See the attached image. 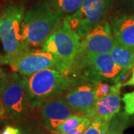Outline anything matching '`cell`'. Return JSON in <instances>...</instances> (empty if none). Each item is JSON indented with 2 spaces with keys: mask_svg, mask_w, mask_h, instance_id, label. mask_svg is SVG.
Wrapping results in <instances>:
<instances>
[{
  "mask_svg": "<svg viewBox=\"0 0 134 134\" xmlns=\"http://www.w3.org/2000/svg\"><path fill=\"white\" fill-rule=\"evenodd\" d=\"M29 104L39 107L49 98L61 95L75 81V78L58 69L48 68L29 76H23Z\"/></svg>",
  "mask_w": 134,
  "mask_h": 134,
  "instance_id": "obj_1",
  "label": "cell"
},
{
  "mask_svg": "<svg viewBox=\"0 0 134 134\" xmlns=\"http://www.w3.org/2000/svg\"><path fill=\"white\" fill-rule=\"evenodd\" d=\"M63 18L48 1L31 8L25 14L23 21V34L25 44L30 48L43 47Z\"/></svg>",
  "mask_w": 134,
  "mask_h": 134,
  "instance_id": "obj_2",
  "label": "cell"
},
{
  "mask_svg": "<svg viewBox=\"0 0 134 134\" xmlns=\"http://www.w3.org/2000/svg\"><path fill=\"white\" fill-rule=\"evenodd\" d=\"M121 68L115 63L110 52L77 53L70 75L75 79L93 83L98 81L115 83L121 77Z\"/></svg>",
  "mask_w": 134,
  "mask_h": 134,
  "instance_id": "obj_3",
  "label": "cell"
},
{
  "mask_svg": "<svg viewBox=\"0 0 134 134\" xmlns=\"http://www.w3.org/2000/svg\"><path fill=\"white\" fill-rule=\"evenodd\" d=\"M81 41L79 35L63 17L41 49L52 54L57 62L58 70L69 75L72 64L80 49Z\"/></svg>",
  "mask_w": 134,
  "mask_h": 134,
  "instance_id": "obj_4",
  "label": "cell"
},
{
  "mask_svg": "<svg viewBox=\"0 0 134 134\" xmlns=\"http://www.w3.org/2000/svg\"><path fill=\"white\" fill-rule=\"evenodd\" d=\"M24 16L25 7L22 5H8L0 14V40L5 52V58H12L31 49L23 39Z\"/></svg>",
  "mask_w": 134,
  "mask_h": 134,
  "instance_id": "obj_5",
  "label": "cell"
},
{
  "mask_svg": "<svg viewBox=\"0 0 134 134\" xmlns=\"http://www.w3.org/2000/svg\"><path fill=\"white\" fill-rule=\"evenodd\" d=\"M0 102L10 119H18L30 105L23 76L16 72L7 74L0 86Z\"/></svg>",
  "mask_w": 134,
  "mask_h": 134,
  "instance_id": "obj_6",
  "label": "cell"
},
{
  "mask_svg": "<svg viewBox=\"0 0 134 134\" xmlns=\"http://www.w3.org/2000/svg\"><path fill=\"white\" fill-rule=\"evenodd\" d=\"M112 0H83L75 14L65 17L81 40L96 25L104 21Z\"/></svg>",
  "mask_w": 134,
  "mask_h": 134,
  "instance_id": "obj_7",
  "label": "cell"
},
{
  "mask_svg": "<svg viewBox=\"0 0 134 134\" xmlns=\"http://www.w3.org/2000/svg\"><path fill=\"white\" fill-rule=\"evenodd\" d=\"M4 64L10 66L12 71L22 76H29L45 69H58V64L53 55L47 52L29 49L14 57H2Z\"/></svg>",
  "mask_w": 134,
  "mask_h": 134,
  "instance_id": "obj_8",
  "label": "cell"
},
{
  "mask_svg": "<svg viewBox=\"0 0 134 134\" xmlns=\"http://www.w3.org/2000/svg\"><path fill=\"white\" fill-rule=\"evenodd\" d=\"M61 96L76 113L82 115L90 112L98 100L94 83L79 79H75V83Z\"/></svg>",
  "mask_w": 134,
  "mask_h": 134,
  "instance_id": "obj_9",
  "label": "cell"
},
{
  "mask_svg": "<svg viewBox=\"0 0 134 134\" xmlns=\"http://www.w3.org/2000/svg\"><path fill=\"white\" fill-rule=\"evenodd\" d=\"M115 44L109 22L102 21L90 31L81 41L78 53H109Z\"/></svg>",
  "mask_w": 134,
  "mask_h": 134,
  "instance_id": "obj_10",
  "label": "cell"
},
{
  "mask_svg": "<svg viewBox=\"0 0 134 134\" xmlns=\"http://www.w3.org/2000/svg\"><path fill=\"white\" fill-rule=\"evenodd\" d=\"M121 86L123 84L121 82H117L111 86L109 94L97 100L92 109L83 115L89 118L92 122L94 121H110L121 110Z\"/></svg>",
  "mask_w": 134,
  "mask_h": 134,
  "instance_id": "obj_11",
  "label": "cell"
},
{
  "mask_svg": "<svg viewBox=\"0 0 134 134\" xmlns=\"http://www.w3.org/2000/svg\"><path fill=\"white\" fill-rule=\"evenodd\" d=\"M75 112L68 105L61 95L46 100L41 105V116L48 129L55 130Z\"/></svg>",
  "mask_w": 134,
  "mask_h": 134,
  "instance_id": "obj_12",
  "label": "cell"
},
{
  "mask_svg": "<svg viewBox=\"0 0 134 134\" xmlns=\"http://www.w3.org/2000/svg\"><path fill=\"white\" fill-rule=\"evenodd\" d=\"M112 33L115 42L134 48V15L117 16L110 21Z\"/></svg>",
  "mask_w": 134,
  "mask_h": 134,
  "instance_id": "obj_13",
  "label": "cell"
},
{
  "mask_svg": "<svg viewBox=\"0 0 134 134\" xmlns=\"http://www.w3.org/2000/svg\"><path fill=\"white\" fill-rule=\"evenodd\" d=\"M110 54L115 63L121 68V76L133 67L134 48L126 47L115 41Z\"/></svg>",
  "mask_w": 134,
  "mask_h": 134,
  "instance_id": "obj_14",
  "label": "cell"
},
{
  "mask_svg": "<svg viewBox=\"0 0 134 134\" xmlns=\"http://www.w3.org/2000/svg\"><path fill=\"white\" fill-rule=\"evenodd\" d=\"M83 0H49L48 2L63 17L75 14L80 8Z\"/></svg>",
  "mask_w": 134,
  "mask_h": 134,
  "instance_id": "obj_15",
  "label": "cell"
},
{
  "mask_svg": "<svg viewBox=\"0 0 134 134\" xmlns=\"http://www.w3.org/2000/svg\"><path fill=\"white\" fill-rule=\"evenodd\" d=\"M130 124V115L125 112H121L110 121L109 126L104 134H122Z\"/></svg>",
  "mask_w": 134,
  "mask_h": 134,
  "instance_id": "obj_16",
  "label": "cell"
},
{
  "mask_svg": "<svg viewBox=\"0 0 134 134\" xmlns=\"http://www.w3.org/2000/svg\"><path fill=\"white\" fill-rule=\"evenodd\" d=\"M84 118H85V115H82V114H78V113L74 114L71 115L70 117H69L67 119L65 120L63 122L59 125L56 129L53 130L59 133L68 132L69 130L75 129L77 126H79L80 124L83 121V120L84 119Z\"/></svg>",
  "mask_w": 134,
  "mask_h": 134,
  "instance_id": "obj_17",
  "label": "cell"
},
{
  "mask_svg": "<svg viewBox=\"0 0 134 134\" xmlns=\"http://www.w3.org/2000/svg\"><path fill=\"white\" fill-rule=\"evenodd\" d=\"M110 121H94L87 127L83 134H104L105 132Z\"/></svg>",
  "mask_w": 134,
  "mask_h": 134,
  "instance_id": "obj_18",
  "label": "cell"
},
{
  "mask_svg": "<svg viewBox=\"0 0 134 134\" xmlns=\"http://www.w3.org/2000/svg\"><path fill=\"white\" fill-rule=\"evenodd\" d=\"M95 85V94L97 100L103 98L109 94L111 90V86L107 82L98 81L94 83Z\"/></svg>",
  "mask_w": 134,
  "mask_h": 134,
  "instance_id": "obj_19",
  "label": "cell"
},
{
  "mask_svg": "<svg viewBox=\"0 0 134 134\" xmlns=\"http://www.w3.org/2000/svg\"><path fill=\"white\" fill-rule=\"evenodd\" d=\"M125 104V112L128 115H134V91L126 93L122 98Z\"/></svg>",
  "mask_w": 134,
  "mask_h": 134,
  "instance_id": "obj_20",
  "label": "cell"
},
{
  "mask_svg": "<svg viewBox=\"0 0 134 134\" xmlns=\"http://www.w3.org/2000/svg\"><path fill=\"white\" fill-rule=\"evenodd\" d=\"M92 123V121L89 118H87L85 116L84 119L83 120L81 123L80 124L79 126H77L75 129L69 130L68 132H65V133H57L54 130H52V134H83L85 132V130L87 129V127L90 125Z\"/></svg>",
  "mask_w": 134,
  "mask_h": 134,
  "instance_id": "obj_21",
  "label": "cell"
},
{
  "mask_svg": "<svg viewBox=\"0 0 134 134\" xmlns=\"http://www.w3.org/2000/svg\"><path fill=\"white\" fill-rule=\"evenodd\" d=\"M2 134H22L20 130L12 126H6Z\"/></svg>",
  "mask_w": 134,
  "mask_h": 134,
  "instance_id": "obj_22",
  "label": "cell"
},
{
  "mask_svg": "<svg viewBox=\"0 0 134 134\" xmlns=\"http://www.w3.org/2000/svg\"><path fill=\"white\" fill-rule=\"evenodd\" d=\"M3 65H4V63L2 61V57H0V86L2 85V82L4 81L6 75H7V73L5 72L3 67H2Z\"/></svg>",
  "mask_w": 134,
  "mask_h": 134,
  "instance_id": "obj_23",
  "label": "cell"
},
{
  "mask_svg": "<svg viewBox=\"0 0 134 134\" xmlns=\"http://www.w3.org/2000/svg\"><path fill=\"white\" fill-rule=\"evenodd\" d=\"M123 86H134V66L133 68V72H132V76L128 81L125 82L123 84Z\"/></svg>",
  "mask_w": 134,
  "mask_h": 134,
  "instance_id": "obj_24",
  "label": "cell"
},
{
  "mask_svg": "<svg viewBox=\"0 0 134 134\" xmlns=\"http://www.w3.org/2000/svg\"><path fill=\"white\" fill-rule=\"evenodd\" d=\"M5 115V109H4V107H3V106L2 104H1V102H0V121H2V119L4 118V116Z\"/></svg>",
  "mask_w": 134,
  "mask_h": 134,
  "instance_id": "obj_25",
  "label": "cell"
},
{
  "mask_svg": "<svg viewBox=\"0 0 134 134\" xmlns=\"http://www.w3.org/2000/svg\"><path fill=\"white\" fill-rule=\"evenodd\" d=\"M29 134H37V133H29Z\"/></svg>",
  "mask_w": 134,
  "mask_h": 134,
  "instance_id": "obj_26",
  "label": "cell"
}]
</instances>
